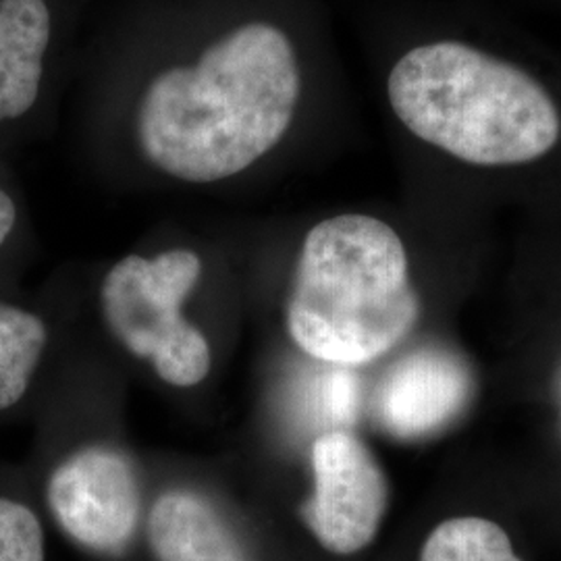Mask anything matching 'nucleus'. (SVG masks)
I'll list each match as a JSON object with an SVG mask.
<instances>
[{"mask_svg":"<svg viewBox=\"0 0 561 561\" xmlns=\"http://www.w3.org/2000/svg\"><path fill=\"white\" fill-rule=\"evenodd\" d=\"M46 337V327L36 314L0 304V410L15 405L27 391Z\"/></svg>","mask_w":561,"mask_h":561,"instance_id":"nucleus-10","label":"nucleus"},{"mask_svg":"<svg viewBox=\"0 0 561 561\" xmlns=\"http://www.w3.org/2000/svg\"><path fill=\"white\" fill-rule=\"evenodd\" d=\"M419 561H522L497 522L460 516L437 524L422 542Z\"/></svg>","mask_w":561,"mask_h":561,"instance_id":"nucleus-11","label":"nucleus"},{"mask_svg":"<svg viewBox=\"0 0 561 561\" xmlns=\"http://www.w3.org/2000/svg\"><path fill=\"white\" fill-rule=\"evenodd\" d=\"M421 301L400 236L381 219L340 215L301 243L287 300L291 340L317 360H377L410 335Z\"/></svg>","mask_w":561,"mask_h":561,"instance_id":"nucleus-3","label":"nucleus"},{"mask_svg":"<svg viewBox=\"0 0 561 561\" xmlns=\"http://www.w3.org/2000/svg\"><path fill=\"white\" fill-rule=\"evenodd\" d=\"M48 42L44 0H0V121L18 119L38 101Z\"/></svg>","mask_w":561,"mask_h":561,"instance_id":"nucleus-9","label":"nucleus"},{"mask_svg":"<svg viewBox=\"0 0 561 561\" xmlns=\"http://www.w3.org/2000/svg\"><path fill=\"white\" fill-rule=\"evenodd\" d=\"M46 502L60 530L94 553H121L140 524L136 468L127 456L104 445L60 461L48 479Z\"/></svg>","mask_w":561,"mask_h":561,"instance_id":"nucleus-6","label":"nucleus"},{"mask_svg":"<svg viewBox=\"0 0 561 561\" xmlns=\"http://www.w3.org/2000/svg\"><path fill=\"white\" fill-rule=\"evenodd\" d=\"M300 92L291 41L273 23L250 21L194 67L164 69L148 83L136 121L141 152L175 180H229L283 140Z\"/></svg>","mask_w":561,"mask_h":561,"instance_id":"nucleus-1","label":"nucleus"},{"mask_svg":"<svg viewBox=\"0 0 561 561\" xmlns=\"http://www.w3.org/2000/svg\"><path fill=\"white\" fill-rule=\"evenodd\" d=\"M15 219H18L15 204L0 190V245L9 238V233L13 231Z\"/></svg>","mask_w":561,"mask_h":561,"instance_id":"nucleus-13","label":"nucleus"},{"mask_svg":"<svg viewBox=\"0 0 561 561\" xmlns=\"http://www.w3.org/2000/svg\"><path fill=\"white\" fill-rule=\"evenodd\" d=\"M44 530L23 503L0 497V561H44Z\"/></svg>","mask_w":561,"mask_h":561,"instance_id":"nucleus-12","label":"nucleus"},{"mask_svg":"<svg viewBox=\"0 0 561 561\" xmlns=\"http://www.w3.org/2000/svg\"><path fill=\"white\" fill-rule=\"evenodd\" d=\"M472 391L463 362L445 350H419L385 377L377 412L398 437H422L454 421Z\"/></svg>","mask_w":561,"mask_h":561,"instance_id":"nucleus-7","label":"nucleus"},{"mask_svg":"<svg viewBox=\"0 0 561 561\" xmlns=\"http://www.w3.org/2000/svg\"><path fill=\"white\" fill-rule=\"evenodd\" d=\"M201 273L198 254L169 250L154 259L125 256L102 280V314L111 333L175 387L198 385L210 370L208 341L181 314Z\"/></svg>","mask_w":561,"mask_h":561,"instance_id":"nucleus-4","label":"nucleus"},{"mask_svg":"<svg viewBox=\"0 0 561 561\" xmlns=\"http://www.w3.org/2000/svg\"><path fill=\"white\" fill-rule=\"evenodd\" d=\"M314 491L301 518L322 549L354 556L377 539L389 507V481L375 454L352 433L331 431L312 445Z\"/></svg>","mask_w":561,"mask_h":561,"instance_id":"nucleus-5","label":"nucleus"},{"mask_svg":"<svg viewBox=\"0 0 561 561\" xmlns=\"http://www.w3.org/2000/svg\"><path fill=\"white\" fill-rule=\"evenodd\" d=\"M387 94L408 131L470 164L537 161L560 140V111L541 83L461 42L405 53L389 73Z\"/></svg>","mask_w":561,"mask_h":561,"instance_id":"nucleus-2","label":"nucleus"},{"mask_svg":"<svg viewBox=\"0 0 561 561\" xmlns=\"http://www.w3.org/2000/svg\"><path fill=\"white\" fill-rule=\"evenodd\" d=\"M146 533L157 561H250L217 505L196 491L162 493L148 514Z\"/></svg>","mask_w":561,"mask_h":561,"instance_id":"nucleus-8","label":"nucleus"}]
</instances>
